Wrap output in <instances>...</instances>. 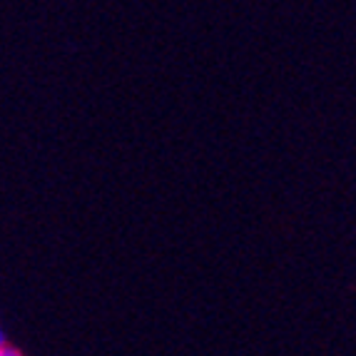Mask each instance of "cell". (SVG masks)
<instances>
[{
	"instance_id": "obj_1",
	"label": "cell",
	"mask_w": 356,
	"mask_h": 356,
	"mask_svg": "<svg viewBox=\"0 0 356 356\" xmlns=\"http://www.w3.org/2000/svg\"><path fill=\"white\" fill-rule=\"evenodd\" d=\"M0 346H6V334H3V329H0Z\"/></svg>"
}]
</instances>
